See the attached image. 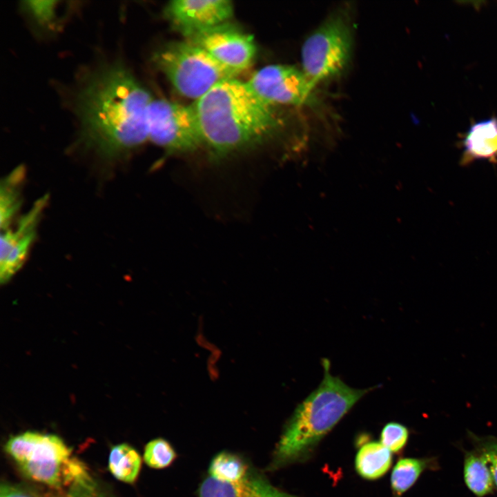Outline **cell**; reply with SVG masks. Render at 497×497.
<instances>
[{
	"label": "cell",
	"instance_id": "cell-1",
	"mask_svg": "<svg viewBox=\"0 0 497 497\" xmlns=\"http://www.w3.org/2000/svg\"><path fill=\"white\" fill-rule=\"evenodd\" d=\"M152 100L122 64L101 67L77 95L81 140L105 158L127 154L148 139L147 113Z\"/></svg>",
	"mask_w": 497,
	"mask_h": 497
},
{
	"label": "cell",
	"instance_id": "cell-2",
	"mask_svg": "<svg viewBox=\"0 0 497 497\" xmlns=\"http://www.w3.org/2000/svg\"><path fill=\"white\" fill-rule=\"evenodd\" d=\"M192 106L203 144L217 158L262 141L280 124L274 106L235 78L220 82Z\"/></svg>",
	"mask_w": 497,
	"mask_h": 497
},
{
	"label": "cell",
	"instance_id": "cell-3",
	"mask_svg": "<svg viewBox=\"0 0 497 497\" xmlns=\"http://www.w3.org/2000/svg\"><path fill=\"white\" fill-rule=\"evenodd\" d=\"M324 377L320 385L295 408L273 451L268 471L303 462L320 441L365 394L376 387L352 388L330 373V362L322 359Z\"/></svg>",
	"mask_w": 497,
	"mask_h": 497
},
{
	"label": "cell",
	"instance_id": "cell-4",
	"mask_svg": "<svg viewBox=\"0 0 497 497\" xmlns=\"http://www.w3.org/2000/svg\"><path fill=\"white\" fill-rule=\"evenodd\" d=\"M5 450L26 476L55 489L94 482L86 466L58 436L26 431L11 436Z\"/></svg>",
	"mask_w": 497,
	"mask_h": 497
},
{
	"label": "cell",
	"instance_id": "cell-5",
	"mask_svg": "<svg viewBox=\"0 0 497 497\" xmlns=\"http://www.w3.org/2000/svg\"><path fill=\"white\" fill-rule=\"evenodd\" d=\"M155 62L175 90L194 101L220 82L237 75L186 39L165 46L155 55Z\"/></svg>",
	"mask_w": 497,
	"mask_h": 497
},
{
	"label": "cell",
	"instance_id": "cell-6",
	"mask_svg": "<svg viewBox=\"0 0 497 497\" xmlns=\"http://www.w3.org/2000/svg\"><path fill=\"white\" fill-rule=\"evenodd\" d=\"M346 12H333L303 43L302 70L316 86L340 75L351 61L353 29Z\"/></svg>",
	"mask_w": 497,
	"mask_h": 497
},
{
	"label": "cell",
	"instance_id": "cell-7",
	"mask_svg": "<svg viewBox=\"0 0 497 497\" xmlns=\"http://www.w3.org/2000/svg\"><path fill=\"white\" fill-rule=\"evenodd\" d=\"M147 128L148 139L169 152H190L203 144L192 105L153 99L148 108Z\"/></svg>",
	"mask_w": 497,
	"mask_h": 497
},
{
	"label": "cell",
	"instance_id": "cell-8",
	"mask_svg": "<svg viewBox=\"0 0 497 497\" xmlns=\"http://www.w3.org/2000/svg\"><path fill=\"white\" fill-rule=\"evenodd\" d=\"M264 101L291 106H315V85L302 69L287 65H269L256 71L247 81Z\"/></svg>",
	"mask_w": 497,
	"mask_h": 497
},
{
	"label": "cell",
	"instance_id": "cell-9",
	"mask_svg": "<svg viewBox=\"0 0 497 497\" xmlns=\"http://www.w3.org/2000/svg\"><path fill=\"white\" fill-rule=\"evenodd\" d=\"M184 37L237 74L249 67L256 52L252 36L225 23Z\"/></svg>",
	"mask_w": 497,
	"mask_h": 497
},
{
	"label": "cell",
	"instance_id": "cell-10",
	"mask_svg": "<svg viewBox=\"0 0 497 497\" xmlns=\"http://www.w3.org/2000/svg\"><path fill=\"white\" fill-rule=\"evenodd\" d=\"M47 201L46 195L39 198L20 219L15 228L1 231L0 276L2 283L8 282L24 264Z\"/></svg>",
	"mask_w": 497,
	"mask_h": 497
},
{
	"label": "cell",
	"instance_id": "cell-11",
	"mask_svg": "<svg viewBox=\"0 0 497 497\" xmlns=\"http://www.w3.org/2000/svg\"><path fill=\"white\" fill-rule=\"evenodd\" d=\"M233 12L228 0H175L166 7V16L184 36L225 23Z\"/></svg>",
	"mask_w": 497,
	"mask_h": 497
},
{
	"label": "cell",
	"instance_id": "cell-12",
	"mask_svg": "<svg viewBox=\"0 0 497 497\" xmlns=\"http://www.w3.org/2000/svg\"><path fill=\"white\" fill-rule=\"evenodd\" d=\"M198 497H298L274 486L254 466L241 479L223 482L208 475L199 483Z\"/></svg>",
	"mask_w": 497,
	"mask_h": 497
},
{
	"label": "cell",
	"instance_id": "cell-13",
	"mask_svg": "<svg viewBox=\"0 0 497 497\" xmlns=\"http://www.w3.org/2000/svg\"><path fill=\"white\" fill-rule=\"evenodd\" d=\"M460 164L476 160L497 164V119L491 117L474 124L465 135Z\"/></svg>",
	"mask_w": 497,
	"mask_h": 497
},
{
	"label": "cell",
	"instance_id": "cell-14",
	"mask_svg": "<svg viewBox=\"0 0 497 497\" xmlns=\"http://www.w3.org/2000/svg\"><path fill=\"white\" fill-rule=\"evenodd\" d=\"M392 464L391 451L381 442L371 441L363 444L355 459V468L364 479L377 480L383 476Z\"/></svg>",
	"mask_w": 497,
	"mask_h": 497
},
{
	"label": "cell",
	"instance_id": "cell-15",
	"mask_svg": "<svg viewBox=\"0 0 497 497\" xmlns=\"http://www.w3.org/2000/svg\"><path fill=\"white\" fill-rule=\"evenodd\" d=\"M142 458L132 446L126 443L115 445L108 456V469L118 480L132 484L139 474Z\"/></svg>",
	"mask_w": 497,
	"mask_h": 497
},
{
	"label": "cell",
	"instance_id": "cell-16",
	"mask_svg": "<svg viewBox=\"0 0 497 497\" xmlns=\"http://www.w3.org/2000/svg\"><path fill=\"white\" fill-rule=\"evenodd\" d=\"M25 170L19 166L1 182L0 192V225L1 231L10 228L21 205V186Z\"/></svg>",
	"mask_w": 497,
	"mask_h": 497
},
{
	"label": "cell",
	"instance_id": "cell-17",
	"mask_svg": "<svg viewBox=\"0 0 497 497\" xmlns=\"http://www.w3.org/2000/svg\"><path fill=\"white\" fill-rule=\"evenodd\" d=\"M253 465L241 454L222 451L210 461L208 476L223 482H234L244 477Z\"/></svg>",
	"mask_w": 497,
	"mask_h": 497
},
{
	"label": "cell",
	"instance_id": "cell-18",
	"mask_svg": "<svg viewBox=\"0 0 497 497\" xmlns=\"http://www.w3.org/2000/svg\"><path fill=\"white\" fill-rule=\"evenodd\" d=\"M464 478L468 488L478 496L493 491L495 483L489 467L484 458L476 451L468 452L465 455Z\"/></svg>",
	"mask_w": 497,
	"mask_h": 497
},
{
	"label": "cell",
	"instance_id": "cell-19",
	"mask_svg": "<svg viewBox=\"0 0 497 497\" xmlns=\"http://www.w3.org/2000/svg\"><path fill=\"white\" fill-rule=\"evenodd\" d=\"M429 464L427 459H400L394 466L391 476V487L394 496L400 497L411 487Z\"/></svg>",
	"mask_w": 497,
	"mask_h": 497
},
{
	"label": "cell",
	"instance_id": "cell-20",
	"mask_svg": "<svg viewBox=\"0 0 497 497\" xmlns=\"http://www.w3.org/2000/svg\"><path fill=\"white\" fill-rule=\"evenodd\" d=\"M177 454L173 446L163 438L150 440L144 447L143 459L145 464L154 469H162L170 466L177 459Z\"/></svg>",
	"mask_w": 497,
	"mask_h": 497
},
{
	"label": "cell",
	"instance_id": "cell-21",
	"mask_svg": "<svg viewBox=\"0 0 497 497\" xmlns=\"http://www.w3.org/2000/svg\"><path fill=\"white\" fill-rule=\"evenodd\" d=\"M409 437L406 427L398 422H389L382 428L380 442L391 452L398 453L405 446Z\"/></svg>",
	"mask_w": 497,
	"mask_h": 497
},
{
	"label": "cell",
	"instance_id": "cell-22",
	"mask_svg": "<svg viewBox=\"0 0 497 497\" xmlns=\"http://www.w3.org/2000/svg\"><path fill=\"white\" fill-rule=\"evenodd\" d=\"M57 1H25L22 4L23 11L34 21L41 26H48L56 18Z\"/></svg>",
	"mask_w": 497,
	"mask_h": 497
},
{
	"label": "cell",
	"instance_id": "cell-23",
	"mask_svg": "<svg viewBox=\"0 0 497 497\" xmlns=\"http://www.w3.org/2000/svg\"><path fill=\"white\" fill-rule=\"evenodd\" d=\"M476 451L487 462L492 474L495 485L497 486V440L491 438H474Z\"/></svg>",
	"mask_w": 497,
	"mask_h": 497
},
{
	"label": "cell",
	"instance_id": "cell-24",
	"mask_svg": "<svg viewBox=\"0 0 497 497\" xmlns=\"http://www.w3.org/2000/svg\"><path fill=\"white\" fill-rule=\"evenodd\" d=\"M58 497H104V496L97 489L95 482H93L71 487Z\"/></svg>",
	"mask_w": 497,
	"mask_h": 497
},
{
	"label": "cell",
	"instance_id": "cell-25",
	"mask_svg": "<svg viewBox=\"0 0 497 497\" xmlns=\"http://www.w3.org/2000/svg\"><path fill=\"white\" fill-rule=\"evenodd\" d=\"M0 497H36L26 488L17 485L4 483L1 485Z\"/></svg>",
	"mask_w": 497,
	"mask_h": 497
}]
</instances>
